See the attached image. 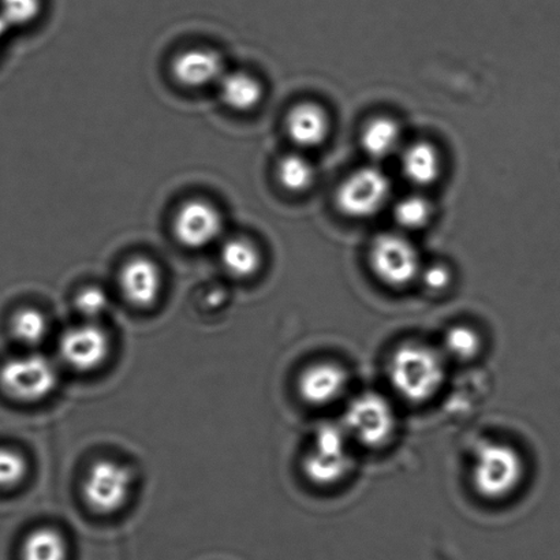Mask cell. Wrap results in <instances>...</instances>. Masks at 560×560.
<instances>
[{"label":"cell","mask_w":560,"mask_h":560,"mask_svg":"<svg viewBox=\"0 0 560 560\" xmlns=\"http://www.w3.org/2000/svg\"><path fill=\"white\" fill-rule=\"evenodd\" d=\"M481 348L480 334L474 327L458 324V326L448 328L444 334L441 350L447 361L465 364V362L474 361L480 354Z\"/></svg>","instance_id":"21"},{"label":"cell","mask_w":560,"mask_h":560,"mask_svg":"<svg viewBox=\"0 0 560 560\" xmlns=\"http://www.w3.org/2000/svg\"><path fill=\"white\" fill-rule=\"evenodd\" d=\"M109 305V296L98 285H86L77 293L74 299L75 311L84 318V322L96 323L103 316Z\"/></svg>","instance_id":"26"},{"label":"cell","mask_w":560,"mask_h":560,"mask_svg":"<svg viewBox=\"0 0 560 560\" xmlns=\"http://www.w3.org/2000/svg\"><path fill=\"white\" fill-rule=\"evenodd\" d=\"M68 541L52 528L32 530L22 541L21 560H68Z\"/></svg>","instance_id":"18"},{"label":"cell","mask_w":560,"mask_h":560,"mask_svg":"<svg viewBox=\"0 0 560 560\" xmlns=\"http://www.w3.org/2000/svg\"><path fill=\"white\" fill-rule=\"evenodd\" d=\"M351 442L377 450L393 441L398 428L397 411L389 399L376 392L355 395L346 406L340 422Z\"/></svg>","instance_id":"4"},{"label":"cell","mask_w":560,"mask_h":560,"mask_svg":"<svg viewBox=\"0 0 560 560\" xmlns=\"http://www.w3.org/2000/svg\"><path fill=\"white\" fill-rule=\"evenodd\" d=\"M133 476L128 466L113 459H98L88 470L82 497L93 512L108 515L119 512L129 501Z\"/></svg>","instance_id":"7"},{"label":"cell","mask_w":560,"mask_h":560,"mask_svg":"<svg viewBox=\"0 0 560 560\" xmlns=\"http://www.w3.org/2000/svg\"><path fill=\"white\" fill-rule=\"evenodd\" d=\"M370 265L375 277L393 289L408 288L421 273L419 252L399 234H383L373 241Z\"/></svg>","instance_id":"6"},{"label":"cell","mask_w":560,"mask_h":560,"mask_svg":"<svg viewBox=\"0 0 560 560\" xmlns=\"http://www.w3.org/2000/svg\"><path fill=\"white\" fill-rule=\"evenodd\" d=\"M362 148L373 159H386L397 152L400 145V129L389 118L371 120L362 131Z\"/></svg>","instance_id":"19"},{"label":"cell","mask_w":560,"mask_h":560,"mask_svg":"<svg viewBox=\"0 0 560 560\" xmlns=\"http://www.w3.org/2000/svg\"><path fill=\"white\" fill-rule=\"evenodd\" d=\"M42 11L43 0H0V16L10 30L31 25Z\"/></svg>","instance_id":"24"},{"label":"cell","mask_w":560,"mask_h":560,"mask_svg":"<svg viewBox=\"0 0 560 560\" xmlns=\"http://www.w3.org/2000/svg\"><path fill=\"white\" fill-rule=\"evenodd\" d=\"M224 221L221 211L210 201H185L175 212L173 233L185 248L199 250L215 244L222 237Z\"/></svg>","instance_id":"10"},{"label":"cell","mask_w":560,"mask_h":560,"mask_svg":"<svg viewBox=\"0 0 560 560\" xmlns=\"http://www.w3.org/2000/svg\"><path fill=\"white\" fill-rule=\"evenodd\" d=\"M447 360L441 348L424 342H406L389 355V386L411 405L430 402L446 382Z\"/></svg>","instance_id":"1"},{"label":"cell","mask_w":560,"mask_h":560,"mask_svg":"<svg viewBox=\"0 0 560 560\" xmlns=\"http://www.w3.org/2000/svg\"><path fill=\"white\" fill-rule=\"evenodd\" d=\"M27 463L24 455L14 448L0 447V491L13 490L24 481Z\"/></svg>","instance_id":"25"},{"label":"cell","mask_w":560,"mask_h":560,"mask_svg":"<svg viewBox=\"0 0 560 560\" xmlns=\"http://www.w3.org/2000/svg\"><path fill=\"white\" fill-rule=\"evenodd\" d=\"M392 185L387 175L375 167L359 170L343 180L337 191L340 211L350 218L365 219L375 215L386 205Z\"/></svg>","instance_id":"8"},{"label":"cell","mask_w":560,"mask_h":560,"mask_svg":"<svg viewBox=\"0 0 560 560\" xmlns=\"http://www.w3.org/2000/svg\"><path fill=\"white\" fill-rule=\"evenodd\" d=\"M221 262L224 271L234 279L255 277L261 268L259 248L248 238H230L222 245Z\"/></svg>","instance_id":"16"},{"label":"cell","mask_w":560,"mask_h":560,"mask_svg":"<svg viewBox=\"0 0 560 560\" xmlns=\"http://www.w3.org/2000/svg\"><path fill=\"white\" fill-rule=\"evenodd\" d=\"M525 459L510 443L488 441L476 448L470 481L477 495L488 502L513 497L525 479Z\"/></svg>","instance_id":"2"},{"label":"cell","mask_w":560,"mask_h":560,"mask_svg":"<svg viewBox=\"0 0 560 560\" xmlns=\"http://www.w3.org/2000/svg\"><path fill=\"white\" fill-rule=\"evenodd\" d=\"M222 55L210 48H190L174 58L172 73L179 85L200 90L218 84L226 74Z\"/></svg>","instance_id":"13"},{"label":"cell","mask_w":560,"mask_h":560,"mask_svg":"<svg viewBox=\"0 0 560 560\" xmlns=\"http://www.w3.org/2000/svg\"><path fill=\"white\" fill-rule=\"evenodd\" d=\"M10 332L16 342L27 349H35L48 337V318L35 307H24L11 317Z\"/></svg>","instance_id":"20"},{"label":"cell","mask_w":560,"mask_h":560,"mask_svg":"<svg viewBox=\"0 0 560 560\" xmlns=\"http://www.w3.org/2000/svg\"><path fill=\"white\" fill-rule=\"evenodd\" d=\"M10 27L3 21L2 16H0V44L4 40L5 35H8Z\"/></svg>","instance_id":"28"},{"label":"cell","mask_w":560,"mask_h":560,"mask_svg":"<svg viewBox=\"0 0 560 560\" xmlns=\"http://www.w3.org/2000/svg\"><path fill=\"white\" fill-rule=\"evenodd\" d=\"M112 351L106 329L97 323L84 322L66 329L59 339V355L77 372H92L107 361Z\"/></svg>","instance_id":"9"},{"label":"cell","mask_w":560,"mask_h":560,"mask_svg":"<svg viewBox=\"0 0 560 560\" xmlns=\"http://www.w3.org/2000/svg\"><path fill=\"white\" fill-rule=\"evenodd\" d=\"M277 177L285 190L300 194L311 188L315 179V170L304 156L288 155L278 163Z\"/></svg>","instance_id":"22"},{"label":"cell","mask_w":560,"mask_h":560,"mask_svg":"<svg viewBox=\"0 0 560 560\" xmlns=\"http://www.w3.org/2000/svg\"><path fill=\"white\" fill-rule=\"evenodd\" d=\"M218 85L222 102L233 112H254L265 96L260 81L245 71H226Z\"/></svg>","instance_id":"15"},{"label":"cell","mask_w":560,"mask_h":560,"mask_svg":"<svg viewBox=\"0 0 560 560\" xmlns=\"http://www.w3.org/2000/svg\"><path fill=\"white\" fill-rule=\"evenodd\" d=\"M420 278L425 289L432 293H443L452 283V272L444 266H431L425 271H421Z\"/></svg>","instance_id":"27"},{"label":"cell","mask_w":560,"mask_h":560,"mask_svg":"<svg viewBox=\"0 0 560 560\" xmlns=\"http://www.w3.org/2000/svg\"><path fill=\"white\" fill-rule=\"evenodd\" d=\"M58 382L55 362L33 351L13 357L0 365V392L15 402H40L55 392Z\"/></svg>","instance_id":"5"},{"label":"cell","mask_w":560,"mask_h":560,"mask_svg":"<svg viewBox=\"0 0 560 560\" xmlns=\"http://www.w3.org/2000/svg\"><path fill=\"white\" fill-rule=\"evenodd\" d=\"M285 130L290 140L301 148L323 144L327 139L329 122L322 107L313 103H302L291 109L285 119Z\"/></svg>","instance_id":"14"},{"label":"cell","mask_w":560,"mask_h":560,"mask_svg":"<svg viewBox=\"0 0 560 560\" xmlns=\"http://www.w3.org/2000/svg\"><path fill=\"white\" fill-rule=\"evenodd\" d=\"M350 376L348 370L337 361L312 362L296 378V393L302 402L311 408H328L339 402L348 393Z\"/></svg>","instance_id":"11"},{"label":"cell","mask_w":560,"mask_h":560,"mask_svg":"<svg viewBox=\"0 0 560 560\" xmlns=\"http://www.w3.org/2000/svg\"><path fill=\"white\" fill-rule=\"evenodd\" d=\"M119 289L130 305L139 310H148L156 304L162 294L161 268L148 257H133L119 272Z\"/></svg>","instance_id":"12"},{"label":"cell","mask_w":560,"mask_h":560,"mask_svg":"<svg viewBox=\"0 0 560 560\" xmlns=\"http://www.w3.org/2000/svg\"><path fill=\"white\" fill-rule=\"evenodd\" d=\"M405 177L417 186H428L441 174V159L435 148L427 142L413 144L402 155Z\"/></svg>","instance_id":"17"},{"label":"cell","mask_w":560,"mask_h":560,"mask_svg":"<svg viewBox=\"0 0 560 560\" xmlns=\"http://www.w3.org/2000/svg\"><path fill=\"white\" fill-rule=\"evenodd\" d=\"M351 439L342 424L326 422L316 428L310 448L302 458V474L311 485L338 486L353 470Z\"/></svg>","instance_id":"3"},{"label":"cell","mask_w":560,"mask_h":560,"mask_svg":"<svg viewBox=\"0 0 560 560\" xmlns=\"http://www.w3.org/2000/svg\"><path fill=\"white\" fill-rule=\"evenodd\" d=\"M431 212L430 202L420 196H409L395 207L394 217L400 228L419 230L430 221Z\"/></svg>","instance_id":"23"}]
</instances>
